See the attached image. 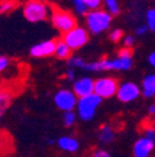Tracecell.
Here are the masks:
<instances>
[{
	"label": "cell",
	"instance_id": "ffe728a7",
	"mask_svg": "<svg viewBox=\"0 0 155 157\" xmlns=\"http://www.w3.org/2000/svg\"><path fill=\"white\" fill-rule=\"evenodd\" d=\"M15 6H16L15 0H4V2L0 3V13H6Z\"/></svg>",
	"mask_w": 155,
	"mask_h": 157
},
{
	"label": "cell",
	"instance_id": "e0dca14e",
	"mask_svg": "<svg viewBox=\"0 0 155 157\" xmlns=\"http://www.w3.org/2000/svg\"><path fill=\"white\" fill-rule=\"evenodd\" d=\"M55 54L60 59H70L71 57V49L63 40H59L56 43V51Z\"/></svg>",
	"mask_w": 155,
	"mask_h": 157
},
{
	"label": "cell",
	"instance_id": "d6986e66",
	"mask_svg": "<svg viewBox=\"0 0 155 157\" xmlns=\"http://www.w3.org/2000/svg\"><path fill=\"white\" fill-rule=\"evenodd\" d=\"M106 6L112 15L119 14V5L117 3V0H106Z\"/></svg>",
	"mask_w": 155,
	"mask_h": 157
},
{
	"label": "cell",
	"instance_id": "83f0119b",
	"mask_svg": "<svg viewBox=\"0 0 155 157\" xmlns=\"http://www.w3.org/2000/svg\"><path fill=\"white\" fill-rule=\"evenodd\" d=\"M144 136L148 137V139H150V140H153V141H155V128H146Z\"/></svg>",
	"mask_w": 155,
	"mask_h": 157
},
{
	"label": "cell",
	"instance_id": "836d02e7",
	"mask_svg": "<svg viewBox=\"0 0 155 157\" xmlns=\"http://www.w3.org/2000/svg\"><path fill=\"white\" fill-rule=\"evenodd\" d=\"M55 142H56V141H55V140H53V139H50V140H49V142H47V144H49V145H53V144H55Z\"/></svg>",
	"mask_w": 155,
	"mask_h": 157
},
{
	"label": "cell",
	"instance_id": "ba28073f",
	"mask_svg": "<svg viewBox=\"0 0 155 157\" xmlns=\"http://www.w3.org/2000/svg\"><path fill=\"white\" fill-rule=\"evenodd\" d=\"M77 96L74 95V92H71L68 90H60L55 95V104L60 110L67 112V111H72L76 106H77Z\"/></svg>",
	"mask_w": 155,
	"mask_h": 157
},
{
	"label": "cell",
	"instance_id": "8fae6325",
	"mask_svg": "<svg viewBox=\"0 0 155 157\" xmlns=\"http://www.w3.org/2000/svg\"><path fill=\"white\" fill-rule=\"evenodd\" d=\"M73 92L76 96H78L80 99L94 94V81L89 77L80 78V80H77L73 85Z\"/></svg>",
	"mask_w": 155,
	"mask_h": 157
},
{
	"label": "cell",
	"instance_id": "277c9868",
	"mask_svg": "<svg viewBox=\"0 0 155 157\" xmlns=\"http://www.w3.org/2000/svg\"><path fill=\"white\" fill-rule=\"evenodd\" d=\"M47 5L41 0H29L24 6V16L31 23L41 21L47 17Z\"/></svg>",
	"mask_w": 155,
	"mask_h": 157
},
{
	"label": "cell",
	"instance_id": "7402d4cb",
	"mask_svg": "<svg viewBox=\"0 0 155 157\" xmlns=\"http://www.w3.org/2000/svg\"><path fill=\"white\" fill-rule=\"evenodd\" d=\"M73 4H74V8H76V10L78 11L80 14H85L86 11H87V6H86V4H85V2L83 0H73Z\"/></svg>",
	"mask_w": 155,
	"mask_h": 157
},
{
	"label": "cell",
	"instance_id": "5bb4252c",
	"mask_svg": "<svg viewBox=\"0 0 155 157\" xmlns=\"http://www.w3.org/2000/svg\"><path fill=\"white\" fill-rule=\"evenodd\" d=\"M114 139H115V132H114V130L110 125H103L99 128L98 140H99L101 144H103V145L112 144L114 141Z\"/></svg>",
	"mask_w": 155,
	"mask_h": 157
},
{
	"label": "cell",
	"instance_id": "9c48e42d",
	"mask_svg": "<svg viewBox=\"0 0 155 157\" xmlns=\"http://www.w3.org/2000/svg\"><path fill=\"white\" fill-rule=\"evenodd\" d=\"M155 150V141L148 139L145 136H142L134 142L132 152L134 157H151Z\"/></svg>",
	"mask_w": 155,
	"mask_h": 157
},
{
	"label": "cell",
	"instance_id": "4fadbf2b",
	"mask_svg": "<svg viewBox=\"0 0 155 157\" xmlns=\"http://www.w3.org/2000/svg\"><path fill=\"white\" fill-rule=\"evenodd\" d=\"M56 142H57V146L60 147V150L68 152V153H74L80 150L78 140L72 136H61Z\"/></svg>",
	"mask_w": 155,
	"mask_h": 157
},
{
	"label": "cell",
	"instance_id": "30bf717a",
	"mask_svg": "<svg viewBox=\"0 0 155 157\" xmlns=\"http://www.w3.org/2000/svg\"><path fill=\"white\" fill-rule=\"evenodd\" d=\"M140 95V89L138 85H135L133 82H125L119 86L117 96L119 101L122 102H130L134 101L135 99H138V96Z\"/></svg>",
	"mask_w": 155,
	"mask_h": 157
},
{
	"label": "cell",
	"instance_id": "4316f807",
	"mask_svg": "<svg viewBox=\"0 0 155 157\" xmlns=\"http://www.w3.org/2000/svg\"><path fill=\"white\" fill-rule=\"evenodd\" d=\"M9 59L5 57V56H0V71L5 70L8 66H9Z\"/></svg>",
	"mask_w": 155,
	"mask_h": 157
},
{
	"label": "cell",
	"instance_id": "f1b7e54d",
	"mask_svg": "<svg viewBox=\"0 0 155 157\" xmlns=\"http://www.w3.org/2000/svg\"><path fill=\"white\" fill-rule=\"evenodd\" d=\"M146 30H148V26L142 25V26H139V28L137 29V35H143V34L146 33Z\"/></svg>",
	"mask_w": 155,
	"mask_h": 157
},
{
	"label": "cell",
	"instance_id": "3957f363",
	"mask_svg": "<svg viewBox=\"0 0 155 157\" xmlns=\"http://www.w3.org/2000/svg\"><path fill=\"white\" fill-rule=\"evenodd\" d=\"M112 15L103 10H94L87 14V25L93 34H98L109 28Z\"/></svg>",
	"mask_w": 155,
	"mask_h": 157
},
{
	"label": "cell",
	"instance_id": "7c38bea8",
	"mask_svg": "<svg viewBox=\"0 0 155 157\" xmlns=\"http://www.w3.org/2000/svg\"><path fill=\"white\" fill-rule=\"evenodd\" d=\"M55 51H56V41L53 40L44 41L41 44H37L31 48V55L36 57L49 56V55H52Z\"/></svg>",
	"mask_w": 155,
	"mask_h": 157
},
{
	"label": "cell",
	"instance_id": "ac0fdd59",
	"mask_svg": "<svg viewBox=\"0 0 155 157\" xmlns=\"http://www.w3.org/2000/svg\"><path fill=\"white\" fill-rule=\"evenodd\" d=\"M62 120H63V125H65L66 127H71V126H73L74 122H76V113H74L73 111L63 112Z\"/></svg>",
	"mask_w": 155,
	"mask_h": 157
},
{
	"label": "cell",
	"instance_id": "6da1fadb",
	"mask_svg": "<svg viewBox=\"0 0 155 157\" xmlns=\"http://www.w3.org/2000/svg\"><path fill=\"white\" fill-rule=\"evenodd\" d=\"M70 66H78L88 71H102V70H129L133 65L132 59H114V60H109V59H103L97 63L92 64H86L82 59L80 57H71L68 61Z\"/></svg>",
	"mask_w": 155,
	"mask_h": 157
},
{
	"label": "cell",
	"instance_id": "484cf974",
	"mask_svg": "<svg viewBox=\"0 0 155 157\" xmlns=\"http://www.w3.org/2000/svg\"><path fill=\"white\" fill-rule=\"evenodd\" d=\"M122 36H123V31L119 30V29L112 31L110 35H109V37H110V40H112V41H119Z\"/></svg>",
	"mask_w": 155,
	"mask_h": 157
},
{
	"label": "cell",
	"instance_id": "f546056e",
	"mask_svg": "<svg viewBox=\"0 0 155 157\" xmlns=\"http://www.w3.org/2000/svg\"><path fill=\"white\" fill-rule=\"evenodd\" d=\"M125 45H127V48H129V46H132L133 45V43H134V39H133V36H127L125 37Z\"/></svg>",
	"mask_w": 155,
	"mask_h": 157
},
{
	"label": "cell",
	"instance_id": "7a4b0ae2",
	"mask_svg": "<svg viewBox=\"0 0 155 157\" xmlns=\"http://www.w3.org/2000/svg\"><path fill=\"white\" fill-rule=\"evenodd\" d=\"M102 99L96 94L81 97L77 102V115L82 121H91L96 116L97 109L101 105Z\"/></svg>",
	"mask_w": 155,
	"mask_h": 157
},
{
	"label": "cell",
	"instance_id": "603a6c76",
	"mask_svg": "<svg viewBox=\"0 0 155 157\" xmlns=\"http://www.w3.org/2000/svg\"><path fill=\"white\" fill-rule=\"evenodd\" d=\"M91 157H112V155L104 148H97L96 151L92 152Z\"/></svg>",
	"mask_w": 155,
	"mask_h": 157
},
{
	"label": "cell",
	"instance_id": "1f68e13d",
	"mask_svg": "<svg viewBox=\"0 0 155 157\" xmlns=\"http://www.w3.org/2000/svg\"><path fill=\"white\" fill-rule=\"evenodd\" d=\"M67 77H68V78H70V80H72V78H73V77H74V72H73V71H72V70H70V71H68V72H67Z\"/></svg>",
	"mask_w": 155,
	"mask_h": 157
},
{
	"label": "cell",
	"instance_id": "9a60e30c",
	"mask_svg": "<svg viewBox=\"0 0 155 157\" xmlns=\"http://www.w3.org/2000/svg\"><path fill=\"white\" fill-rule=\"evenodd\" d=\"M13 99V94L9 90H0V124H2V119L9 107L10 102Z\"/></svg>",
	"mask_w": 155,
	"mask_h": 157
},
{
	"label": "cell",
	"instance_id": "52a82bcc",
	"mask_svg": "<svg viewBox=\"0 0 155 157\" xmlns=\"http://www.w3.org/2000/svg\"><path fill=\"white\" fill-rule=\"evenodd\" d=\"M62 40L68 45V48L71 50H76V49L82 48L85 44H87L88 34H87V31L85 29L76 26L73 30L68 31L67 34H63Z\"/></svg>",
	"mask_w": 155,
	"mask_h": 157
},
{
	"label": "cell",
	"instance_id": "4dcf8cb0",
	"mask_svg": "<svg viewBox=\"0 0 155 157\" xmlns=\"http://www.w3.org/2000/svg\"><path fill=\"white\" fill-rule=\"evenodd\" d=\"M149 63H150L153 66H155V52H153V54L149 56Z\"/></svg>",
	"mask_w": 155,
	"mask_h": 157
},
{
	"label": "cell",
	"instance_id": "d4e9b609",
	"mask_svg": "<svg viewBox=\"0 0 155 157\" xmlns=\"http://www.w3.org/2000/svg\"><path fill=\"white\" fill-rule=\"evenodd\" d=\"M132 55H133V50L130 48H123L119 51V57L122 59H132Z\"/></svg>",
	"mask_w": 155,
	"mask_h": 157
},
{
	"label": "cell",
	"instance_id": "8992f818",
	"mask_svg": "<svg viewBox=\"0 0 155 157\" xmlns=\"http://www.w3.org/2000/svg\"><path fill=\"white\" fill-rule=\"evenodd\" d=\"M119 89L118 81L113 77H103L94 81V94L101 99H109L117 95Z\"/></svg>",
	"mask_w": 155,
	"mask_h": 157
},
{
	"label": "cell",
	"instance_id": "cb8c5ba5",
	"mask_svg": "<svg viewBox=\"0 0 155 157\" xmlns=\"http://www.w3.org/2000/svg\"><path fill=\"white\" fill-rule=\"evenodd\" d=\"M83 2L88 9H97V8H99L102 0H83Z\"/></svg>",
	"mask_w": 155,
	"mask_h": 157
},
{
	"label": "cell",
	"instance_id": "2e32d148",
	"mask_svg": "<svg viewBox=\"0 0 155 157\" xmlns=\"http://www.w3.org/2000/svg\"><path fill=\"white\" fill-rule=\"evenodd\" d=\"M143 95L145 97L155 96V75H149L143 80Z\"/></svg>",
	"mask_w": 155,
	"mask_h": 157
},
{
	"label": "cell",
	"instance_id": "5b68a950",
	"mask_svg": "<svg viewBox=\"0 0 155 157\" xmlns=\"http://www.w3.org/2000/svg\"><path fill=\"white\" fill-rule=\"evenodd\" d=\"M52 24L56 29H59L61 33L67 34L68 31L76 28V19L68 11H65L59 8H53L52 10Z\"/></svg>",
	"mask_w": 155,
	"mask_h": 157
},
{
	"label": "cell",
	"instance_id": "44dd1931",
	"mask_svg": "<svg viewBox=\"0 0 155 157\" xmlns=\"http://www.w3.org/2000/svg\"><path fill=\"white\" fill-rule=\"evenodd\" d=\"M146 21H148V28L151 31H155V9H150L146 14Z\"/></svg>",
	"mask_w": 155,
	"mask_h": 157
},
{
	"label": "cell",
	"instance_id": "d6a6232c",
	"mask_svg": "<svg viewBox=\"0 0 155 157\" xmlns=\"http://www.w3.org/2000/svg\"><path fill=\"white\" fill-rule=\"evenodd\" d=\"M149 113L155 115V105H151V106L149 107Z\"/></svg>",
	"mask_w": 155,
	"mask_h": 157
}]
</instances>
